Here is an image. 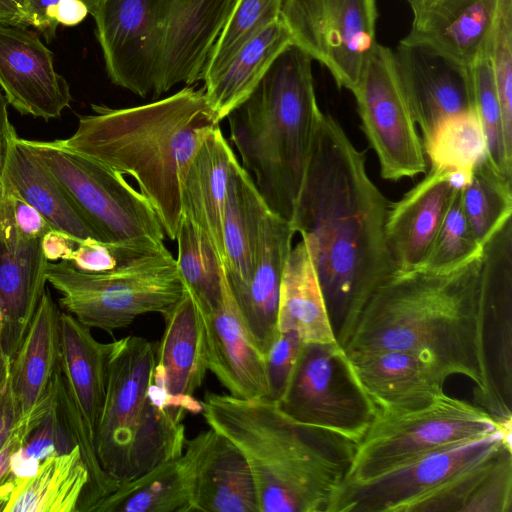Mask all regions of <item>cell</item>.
I'll return each instance as SVG.
<instances>
[{"label":"cell","instance_id":"6da1fadb","mask_svg":"<svg viewBox=\"0 0 512 512\" xmlns=\"http://www.w3.org/2000/svg\"><path fill=\"white\" fill-rule=\"evenodd\" d=\"M390 204L368 175L365 151L322 112L290 224L307 243L342 348L368 300L395 273L385 234Z\"/></svg>","mask_w":512,"mask_h":512},{"label":"cell","instance_id":"7a4b0ae2","mask_svg":"<svg viewBox=\"0 0 512 512\" xmlns=\"http://www.w3.org/2000/svg\"><path fill=\"white\" fill-rule=\"evenodd\" d=\"M481 261L482 253L447 272L395 273L368 300L344 352L405 350L424 355L447 377L469 378L477 405L486 410L479 329Z\"/></svg>","mask_w":512,"mask_h":512},{"label":"cell","instance_id":"3957f363","mask_svg":"<svg viewBox=\"0 0 512 512\" xmlns=\"http://www.w3.org/2000/svg\"><path fill=\"white\" fill-rule=\"evenodd\" d=\"M62 144L131 176L154 208L170 240L181 222V185L204 136L219 126L204 87L187 86L151 103L111 108L91 105Z\"/></svg>","mask_w":512,"mask_h":512},{"label":"cell","instance_id":"277c9868","mask_svg":"<svg viewBox=\"0 0 512 512\" xmlns=\"http://www.w3.org/2000/svg\"><path fill=\"white\" fill-rule=\"evenodd\" d=\"M200 404L208 426L246 458L260 512H327L355 444L293 421L268 399L208 392Z\"/></svg>","mask_w":512,"mask_h":512},{"label":"cell","instance_id":"5b68a950","mask_svg":"<svg viewBox=\"0 0 512 512\" xmlns=\"http://www.w3.org/2000/svg\"><path fill=\"white\" fill-rule=\"evenodd\" d=\"M321 114L312 58L290 44L250 95L226 117L242 167L253 178L268 208L289 223Z\"/></svg>","mask_w":512,"mask_h":512},{"label":"cell","instance_id":"8992f818","mask_svg":"<svg viewBox=\"0 0 512 512\" xmlns=\"http://www.w3.org/2000/svg\"><path fill=\"white\" fill-rule=\"evenodd\" d=\"M156 349L147 339L111 342L105 403L94 443L104 472L118 484L182 455L185 426L154 380Z\"/></svg>","mask_w":512,"mask_h":512},{"label":"cell","instance_id":"52a82bcc","mask_svg":"<svg viewBox=\"0 0 512 512\" xmlns=\"http://www.w3.org/2000/svg\"><path fill=\"white\" fill-rule=\"evenodd\" d=\"M46 280L59 305L89 328L112 333L138 316L163 313L182 296L185 284L168 249L133 259L103 273H85L66 261L48 262Z\"/></svg>","mask_w":512,"mask_h":512},{"label":"cell","instance_id":"ba28073f","mask_svg":"<svg viewBox=\"0 0 512 512\" xmlns=\"http://www.w3.org/2000/svg\"><path fill=\"white\" fill-rule=\"evenodd\" d=\"M99 241L159 246L163 226L150 202L121 173L53 141L23 139Z\"/></svg>","mask_w":512,"mask_h":512},{"label":"cell","instance_id":"9c48e42d","mask_svg":"<svg viewBox=\"0 0 512 512\" xmlns=\"http://www.w3.org/2000/svg\"><path fill=\"white\" fill-rule=\"evenodd\" d=\"M511 446V425L449 445L365 480H343L327 512H437L470 469Z\"/></svg>","mask_w":512,"mask_h":512},{"label":"cell","instance_id":"30bf717a","mask_svg":"<svg viewBox=\"0 0 512 512\" xmlns=\"http://www.w3.org/2000/svg\"><path fill=\"white\" fill-rule=\"evenodd\" d=\"M499 422L478 405L443 394L422 408L376 412L355 445L344 480H365L437 449L493 434Z\"/></svg>","mask_w":512,"mask_h":512},{"label":"cell","instance_id":"8fae6325","mask_svg":"<svg viewBox=\"0 0 512 512\" xmlns=\"http://www.w3.org/2000/svg\"><path fill=\"white\" fill-rule=\"evenodd\" d=\"M276 404L293 421L355 445L375 415L338 343H302Z\"/></svg>","mask_w":512,"mask_h":512},{"label":"cell","instance_id":"7c38bea8","mask_svg":"<svg viewBox=\"0 0 512 512\" xmlns=\"http://www.w3.org/2000/svg\"><path fill=\"white\" fill-rule=\"evenodd\" d=\"M361 129L375 152L381 177L398 181L426 172L424 145L411 113L393 50L376 43L352 92Z\"/></svg>","mask_w":512,"mask_h":512},{"label":"cell","instance_id":"4fadbf2b","mask_svg":"<svg viewBox=\"0 0 512 512\" xmlns=\"http://www.w3.org/2000/svg\"><path fill=\"white\" fill-rule=\"evenodd\" d=\"M376 0H283L292 44L320 62L339 88H356L376 42Z\"/></svg>","mask_w":512,"mask_h":512},{"label":"cell","instance_id":"5bb4252c","mask_svg":"<svg viewBox=\"0 0 512 512\" xmlns=\"http://www.w3.org/2000/svg\"><path fill=\"white\" fill-rule=\"evenodd\" d=\"M480 346L488 387L486 411L512 421V221L484 244L479 292Z\"/></svg>","mask_w":512,"mask_h":512},{"label":"cell","instance_id":"9a60e30c","mask_svg":"<svg viewBox=\"0 0 512 512\" xmlns=\"http://www.w3.org/2000/svg\"><path fill=\"white\" fill-rule=\"evenodd\" d=\"M162 0H103L96 35L107 75L119 87L154 98Z\"/></svg>","mask_w":512,"mask_h":512},{"label":"cell","instance_id":"2e32d148","mask_svg":"<svg viewBox=\"0 0 512 512\" xmlns=\"http://www.w3.org/2000/svg\"><path fill=\"white\" fill-rule=\"evenodd\" d=\"M236 0H162L154 98L203 80L204 69Z\"/></svg>","mask_w":512,"mask_h":512},{"label":"cell","instance_id":"e0dca14e","mask_svg":"<svg viewBox=\"0 0 512 512\" xmlns=\"http://www.w3.org/2000/svg\"><path fill=\"white\" fill-rule=\"evenodd\" d=\"M0 88L21 115L60 118L72 96L54 68V54L22 25L0 23Z\"/></svg>","mask_w":512,"mask_h":512},{"label":"cell","instance_id":"ac0fdd59","mask_svg":"<svg viewBox=\"0 0 512 512\" xmlns=\"http://www.w3.org/2000/svg\"><path fill=\"white\" fill-rule=\"evenodd\" d=\"M161 315L165 326L156 349L154 380L164 389L172 415L183 421L186 413L201 412L194 394L208 371L203 316L186 286Z\"/></svg>","mask_w":512,"mask_h":512},{"label":"cell","instance_id":"d6986e66","mask_svg":"<svg viewBox=\"0 0 512 512\" xmlns=\"http://www.w3.org/2000/svg\"><path fill=\"white\" fill-rule=\"evenodd\" d=\"M393 53L423 144L446 119L475 111L468 68L421 45L399 42Z\"/></svg>","mask_w":512,"mask_h":512},{"label":"cell","instance_id":"ffe728a7","mask_svg":"<svg viewBox=\"0 0 512 512\" xmlns=\"http://www.w3.org/2000/svg\"><path fill=\"white\" fill-rule=\"evenodd\" d=\"M183 458L190 479L192 511L260 512L249 464L224 435L209 427L186 439Z\"/></svg>","mask_w":512,"mask_h":512},{"label":"cell","instance_id":"44dd1931","mask_svg":"<svg viewBox=\"0 0 512 512\" xmlns=\"http://www.w3.org/2000/svg\"><path fill=\"white\" fill-rule=\"evenodd\" d=\"M345 357L351 375L375 413L422 408L445 394L447 375L424 355L378 350L345 353Z\"/></svg>","mask_w":512,"mask_h":512},{"label":"cell","instance_id":"7402d4cb","mask_svg":"<svg viewBox=\"0 0 512 512\" xmlns=\"http://www.w3.org/2000/svg\"><path fill=\"white\" fill-rule=\"evenodd\" d=\"M201 312L208 371L231 396L270 400L265 357L239 312L225 273L218 305Z\"/></svg>","mask_w":512,"mask_h":512},{"label":"cell","instance_id":"603a6c76","mask_svg":"<svg viewBox=\"0 0 512 512\" xmlns=\"http://www.w3.org/2000/svg\"><path fill=\"white\" fill-rule=\"evenodd\" d=\"M456 188L462 187L456 185L454 171L431 167L420 182L390 204L385 234L395 273L419 268Z\"/></svg>","mask_w":512,"mask_h":512},{"label":"cell","instance_id":"cb8c5ba5","mask_svg":"<svg viewBox=\"0 0 512 512\" xmlns=\"http://www.w3.org/2000/svg\"><path fill=\"white\" fill-rule=\"evenodd\" d=\"M499 0H437L413 13L400 42L430 48L468 68L489 54Z\"/></svg>","mask_w":512,"mask_h":512},{"label":"cell","instance_id":"d4e9b609","mask_svg":"<svg viewBox=\"0 0 512 512\" xmlns=\"http://www.w3.org/2000/svg\"><path fill=\"white\" fill-rule=\"evenodd\" d=\"M294 235L288 221L268 210L262 222L257 260L249 282L244 288L231 291L263 355L277 332L280 285Z\"/></svg>","mask_w":512,"mask_h":512},{"label":"cell","instance_id":"484cf974","mask_svg":"<svg viewBox=\"0 0 512 512\" xmlns=\"http://www.w3.org/2000/svg\"><path fill=\"white\" fill-rule=\"evenodd\" d=\"M47 263L41 239L25 241L0 235V335L10 360L46 289Z\"/></svg>","mask_w":512,"mask_h":512},{"label":"cell","instance_id":"4316f807","mask_svg":"<svg viewBox=\"0 0 512 512\" xmlns=\"http://www.w3.org/2000/svg\"><path fill=\"white\" fill-rule=\"evenodd\" d=\"M235 157L220 126L213 128L198 146L180 192L181 216L207 236L223 264V213L230 165Z\"/></svg>","mask_w":512,"mask_h":512},{"label":"cell","instance_id":"83f0119b","mask_svg":"<svg viewBox=\"0 0 512 512\" xmlns=\"http://www.w3.org/2000/svg\"><path fill=\"white\" fill-rule=\"evenodd\" d=\"M61 313L48 289L42 294L25 337L10 365V385L21 417L51 394L60 365Z\"/></svg>","mask_w":512,"mask_h":512},{"label":"cell","instance_id":"f1b7e54d","mask_svg":"<svg viewBox=\"0 0 512 512\" xmlns=\"http://www.w3.org/2000/svg\"><path fill=\"white\" fill-rule=\"evenodd\" d=\"M268 210L253 178L235 157L230 165L223 213V265L232 292L249 282Z\"/></svg>","mask_w":512,"mask_h":512},{"label":"cell","instance_id":"f546056e","mask_svg":"<svg viewBox=\"0 0 512 512\" xmlns=\"http://www.w3.org/2000/svg\"><path fill=\"white\" fill-rule=\"evenodd\" d=\"M289 330L295 331L302 343H338L309 248L302 238L291 249L280 285L277 331Z\"/></svg>","mask_w":512,"mask_h":512},{"label":"cell","instance_id":"4dcf8cb0","mask_svg":"<svg viewBox=\"0 0 512 512\" xmlns=\"http://www.w3.org/2000/svg\"><path fill=\"white\" fill-rule=\"evenodd\" d=\"M111 343L97 341L88 326L61 313L60 367L95 437L106 397Z\"/></svg>","mask_w":512,"mask_h":512},{"label":"cell","instance_id":"1f68e13d","mask_svg":"<svg viewBox=\"0 0 512 512\" xmlns=\"http://www.w3.org/2000/svg\"><path fill=\"white\" fill-rule=\"evenodd\" d=\"M4 181L34 207L52 229L78 241L98 240L59 184L17 134L10 144Z\"/></svg>","mask_w":512,"mask_h":512},{"label":"cell","instance_id":"d6a6232c","mask_svg":"<svg viewBox=\"0 0 512 512\" xmlns=\"http://www.w3.org/2000/svg\"><path fill=\"white\" fill-rule=\"evenodd\" d=\"M290 44V33L279 18L247 42L219 73L204 81L207 102L219 122L250 95Z\"/></svg>","mask_w":512,"mask_h":512},{"label":"cell","instance_id":"836d02e7","mask_svg":"<svg viewBox=\"0 0 512 512\" xmlns=\"http://www.w3.org/2000/svg\"><path fill=\"white\" fill-rule=\"evenodd\" d=\"M5 512H78L89 473L77 445L44 459L31 477L13 478Z\"/></svg>","mask_w":512,"mask_h":512},{"label":"cell","instance_id":"e575fe53","mask_svg":"<svg viewBox=\"0 0 512 512\" xmlns=\"http://www.w3.org/2000/svg\"><path fill=\"white\" fill-rule=\"evenodd\" d=\"M92 512H192L183 453L119 484Z\"/></svg>","mask_w":512,"mask_h":512},{"label":"cell","instance_id":"d590c367","mask_svg":"<svg viewBox=\"0 0 512 512\" xmlns=\"http://www.w3.org/2000/svg\"><path fill=\"white\" fill-rule=\"evenodd\" d=\"M512 179L482 158L461 189V202L470 228L481 246L511 218Z\"/></svg>","mask_w":512,"mask_h":512},{"label":"cell","instance_id":"8d00e7d4","mask_svg":"<svg viewBox=\"0 0 512 512\" xmlns=\"http://www.w3.org/2000/svg\"><path fill=\"white\" fill-rule=\"evenodd\" d=\"M177 267L185 286L202 311L215 308L222 296L224 265L211 241L186 217L181 216Z\"/></svg>","mask_w":512,"mask_h":512},{"label":"cell","instance_id":"74e56055","mask_svg":"<svg viewBox=\"0 0 512 512\" xmlns=\"http://www.w3.org/2000/svg\"><path fill=\"white\" fill-rule=\"evenodd\" d=\"M52 391L56 410L75 445L79 447L89 473L78 512H92L119 484L104 472L99 463L93 434L65 381L60 365L52 380Z\"/></svg>","mask_w":512,"mask_h":512},{"label":"cell","instance_id":"f35d334b","mask_svg":"<svg viewBox=\"0 0 512 512\" xmlns=\"http://www.w3.org/2000/svg\"><path fill=\"white\" fill-rule=\"evenodd\" d=\"M423 145L431 167L467 176L486 156L485 136L476 111L446 119Z\"/></svg>","mask_w":512,"mask_h":512},{"label":"cell","instance_id":"ab89813d","mask_svg":"<svg viewBox=\"0 0 512 512\" xmlns=\"http://www.w3.org/2000/svg\"><path fill=\"white\" fill-rule=\"evenodd\" d=\"M283 0H236L206 63L203 81L219 73L251 39L280 18Z\"/></svg>","mask_w":512,"mask_h":512},{"label":"cell","instance_id":"60d3db41","mask_svg":"<svg viewBox=\"0 0 512 512\" xmlns=\"http://www.w3.org/2000/svg\"><path fill=\"white\" fill-rule=\"evenodd\" d=\"M468 71L474 108L485 136L486 158L498 172L512 179V158L505 146L501 107L489 55L478 58Z\"/></svg>","mask_w":512,"mask_h":512},{"label":"cell","instance_id":"b9f144b4","mask_svg":"<svg viewBox=\"0 0 512 512\" xmlns=\"http://www.w3.org/2000/svg\"><path fill=\"white\" fill-rule=\"evenodd\" d=\"M461 189L456 188L428 253L418 269L447 272L482 253L483 246L476 240L463 211Z\"/></svg>","mask_w":512,"mask_h":512},{"label":"cell","instance_id":"7bdbcfd3","mask_svg":"<svg viewBox=\"0 0 512 512\" xmlns=\"http://www.w3.org/2000/svg\"><path fill=\"white\" fill-rule=\"evenodd\" d=\"M489 59L501 107L505 146L512 158V0H499Z\"/></svg>","mask_w":512,"mask_h":512},{"label":"cell","instance_id":"ee69618b","mask_svg":"<svg viewBox=\"0 0 512 512\" xmlns=\"http://www.w3.org/2000/svg\"><path fill=\"white\" fill-rule=\"evenodd\" d=\"M165 244L144 246L111 244L93 238L77 243L66 261L74 269L85 273H103L133 259L166 250Z\"/></svg>","mask_w":512,"mask_h":512},{"label":"cell","instance_id":"f6af8a7d","mask_svg":"<svg viewBox=\"0 0 512 512\" xmlns=\"http://www.w3.org/2000/svg\"><path fill=\"white\" fill-rule=\"evenodd\" d=\"M52 227L5 181L0 194V235L18 240H37Z\"/></svg>","mask_w":512,"mask_h":512},{"label":"cell","instance_id":"bcb514c9","mask_svg":"<svg viewBox=\"0 0 512 512\" xmlns=\"http://www.w3.org/2000/svg\"><path fill=\"white\" fill-rule=\"evenodd\" d=\"M512 511V447L501 451L465 512Z\"/></svg>","mask_w":512,"mask_h":512},{"label":"cell","instance_id":"7dc6e473","mask_svg":"<svg viewBox=\"0 0 512 512\" xmlns=\"http://www.w3.org/2000/svg\"><path fill=\"white\" fill-rule=\"evenodd\" d=\"M74 447L75 443L56 410L53 398L52 406L17 452L41 463L47 457L67 453Z\"/></svg>","mask_w":512,"mask_h":512},{"label":"cell","instance_id":"c3c4849f","mask_svg":"<svg viewBox=\"0 0 512 512\" xmlns=\"http://www.w3.org/2000/svg\"><path fill=\"white\" fill-rule=\"evenodd\" d=\"M301 344L295 331H277L270 348L264 354L271 401L279 399Z\"/></svg>","mask_w":512,"mask_h":512},{"label":"cell","instance_id":"681fc988","mask_svg":"<svg viewBox=\"0 0 512 512\" xmlns=\"http://www.w3.org/2000/svg\"><path fill=\"white\" fill-rule=\"evenodd\" d=\"M60 0H25V26L30 25L39 30L47 41L55 37L57 27L51 20V13ZM88 8L89 14L95 16L103 0H81Z\"/></svg>","mask_w":512,"mask_h":512},{"label":"cell","instance_id":"f907efd6","mask_svg":"<svg viewBox=\"0 0 512 512\" xmlns=\"http://www.w3.org/2000/svg\"><path fill=\"white\" fill-rule=\"evenodd\" d=\"M79 241L67 233L50 229L41 238V247L48 262L66 260Z\"/></svg>","mask_w":512,"mask_h":512},{"label":"cell","instance_id":"816d5d0a","mask_svg":"<svg viewBox=\"0 0 512 512\" xmlns=\"http://www.w3.org/2000/svg\"><path fill=\"white\" fill-rule=\"evenodd\" d=\"M21 418L19 405L12 391L10 380L0 389V449Z\"/></svg>","mask_w":512,"mask_h":512},{"label":"cell","instance_id":"f5cc1de1","mask_svg":"<svg viewBox=\"0 0 512 512\" xmlns=\"http://www.w3.org/2000/svg\"><path fill=\"white\" fill-rule=\"evenodd\" d=\"M88 8L81 0H60L54 6L51 13V20L57 27L75 26L81 23L88 15Z\"/></svg>","mask_w":512,"mask_h":512},{"label":"cell","instance_id":"db71d44e","mask_svg":"<svg viewBox=\"0 0 512 512\" xmlns=\"http://www.w3.org/2000/svg\"><path fill=\"white\" fill-rule=\"evenodd\" d=\"M8 102L0 92V194L2 191L6 164L13 137L17 134L9 120Z\"/></svg>","mask_w":512,"mask_h":512},{"label":"cell","instance_id":"11a10c76","mask_svg":"<svg viewBox=\"0 0 512 512\" xmlns=\"http://www.w3.org/2000/svg\"><path fill=\"white\" fill-rule=\"evenodd\" d=\"M0 23L25 26V0H0Z\"/></svg>","mask_w":512,"mask_h":512},{"label":"cell","instance_id":"9f6ffc18","mask_svg":"<svg viewBox=\"0 0 512 512\" xmlns=\"http://www.w3.org/2000/svg\"><path fill=\"white\" fill-rule=\"evenodd\" d=\"M10 365L11 360L3 350L0 335V389L4 387L10 380Z\"/></svg>","mask_w":512,"mask_h":512},{"label":"cell","instance_id":"6f0895ef","mask_svg":"<svg viewBox=\"0 0 512 512\" xmlns=\"http://www.w3.org/2000/svg\"><path fill=\"white\" fill-rule=\"evenodd\" d=\"M13 487L14 481L10 475L6 481L0 484V512H5Z\"/></svg>","mask_w":512,"mask_h":512},{"label":"cell","instance_id":"680465c9","mask_svg":"<svg viewBox=\"0 0 512 512\" xmlns=\"http://www.w3.org/2000/svg\"><path fill=\"white\" fill-rule=\"evenodd\" d=\"M437 0H413V2L410 4L412 12L416 13L430 5H432Z\"/></svg>","mask_w":512,"mask_h":512},{"label":"cell","instance_id":"91938a15","mask_svg":"<svg viewBox=\"0 0 512 512\" xmlns=\"http://www.w3.org/2000/svg\"><path fill=\"white\" fill-rule=\"evenodd\" d=\"M409 3V5L413 2V0H405Z\"/></svg>","mask_w":512,"mask_h":512}]
</instances>
